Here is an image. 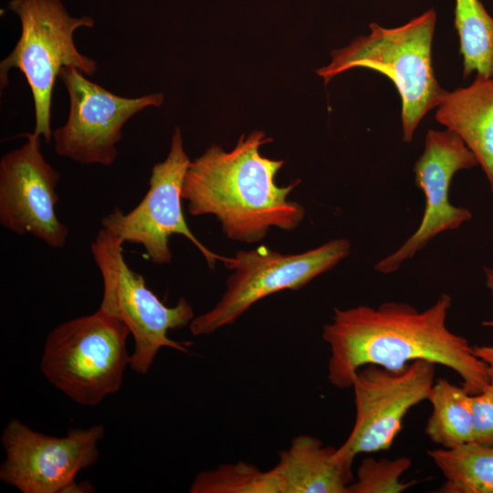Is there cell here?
<instances>
[{
    "mask_svg": "<svg viewBox=\"0 0 493 493\" xmlns=\"http://www.w3.org/2000/svg\"><path fill=\"white\" fill-rule=\"evenodd\" d=\"M435 23L434 9L393 28L372 23L369 35L332 50L330 63L319 68L317 74L325 83L354 68H369L388 77L402 100L403 140L410 142L421 120L440 104L446 91L439 86L432 64Z\"/></svg>",
    "mask_w": 493,
    "mask_h": 493,
    "instance_id": "obj_3",
    "label": "cell"
},
{
    "mask_svg": "<svg viewBox=\"0 0 493 493\" xmlns=\"http://www.w3.org/2000/svg\"><path fill=\"white\" fill-rule=\"evenodd\" d=\"M451 306L452 298L442 293L423 311L393 301L376 308H335L331 321L322 328V339L330 351L329 382L347 389L365 365L400 372L411 362L424 360L453 370L468 393H479L490 383L488 368L466 338L448 329Z\"/></svg>",
    "mask_w": 493,
    "mask_h": 493,
    "instance_id": "obj_1",
    "label": "cell"
},
{
    "mask_svg": "<svg viewBox=\"0 0 493 493\" xmlns=\"http://www.w3.org/2000/svg\"><path fill=\"white\" fill-rule=\"evenodd\" d=\"M486 284L493 296V269L485 268ZM484 326L493 328V320L483 321ZM475 355L485 362L488 368L490 383L493 384V345L490 346H474Z\"/></svg>",
    "mask_w": 493,
    "mask_h": 493,
    "instance_id": "obj_22",
    "label": "cell"
},
{
    "mask_svg": "<svg viewBox=\"0 0 493 493\" xmlns=\"http://www.w3.org/2000/svg\"><path fill=\"white\" fill-rule=\"evenodd\" d=\"M60 80L69 98L66 123L52 133L57 154L82 164L111 165L124 124L148 107H159L163 93L138 98L118 96L89 80L74 67H66Z\"/></svg>",
    "mask_w": 493,
    "mask_h": 493,
    "instance_id": "obj_11",
    "label": "cell"
},
{
    "mask_svg": "<svg viewBox=\"0 0 493 493\" xmlns=\"http://www.w3.org/2000/svg\"><path fill=\"white\" fill-rule=\"evenodd\" d=\"M434 362L417 360L393 372L374 364L362 367L353 376L355 420L335 458L352 467L356 456L388 450L403 429L406 414L427 400L435 383Z\"/></svg>",
    "mask_w": 493,
    "mask_h": 493,
    "instance_id": "obj_10",
    "label": "cell"
},
{
    "mask_svg": "<svg viewBox=\"0 0 493 493\" xmlns=\"http://www.w3.org/2000/svg\"><path fill=\"white\" fill-rule=\"evenodd\" d=\"M350 251L351 243L346 238L332 239L298 254H283L265 246L239 250L223 296L210 310L194 317L189 329L194 336H201L231 325L260 299L303 288L333 268Z\"/></svg>",
    "mask_w": 493,
    "mask_h": 493,
    "instance_id": "obj_7",
    "label": "cell"
},
{
    "mask_svg": "<svg viewBox=\"0 0 493 493\" xmlns=\"http://www.w3.org/2000/svg\"><path fill=\"white\" fill-rule=\"evenodd\" d=\"M127 325L100 309L65 321L47 335L40 369L48 382L77 404H99L121 386L130 365Z\"/></svg>",
    "mask_w": 493,
    "mask_h": 493,
    "instance_id": "obj_4",
    "label": "cell"
},
{
    "mask_svg": "<svg viewBox=\"0 0 493 493\" xmlns=\"http://www.w3.org/2000/svg\"><path fill=\"white\" fill-rule=\"evenodd\" d=\"M189 492L280 493V488L274 467L261 470L253 464L238 461L199 473L192 482Z\"/></svg>",
    "mask_w": 493,
    "mask_h": 493,
    "instance_id": "obj_19",
    "label": "cell"
},
{
    "mask_svg": "<svg viewBox=\"0 0 493 493\" xmlns=\"http://www.w3.org/2000/svg\"><path fill=\"white\" fill-rule=\"evenodd\" d=\"M445 482L441 493H493V446L465 443L427 452Z\"/></svg>",
    "mask_w": 493,
    "mask_h": 493,
    "instance_id": "obj_16",
    "label": "cell"
},
{
    "mask_svg": "<svg viewBox=\"0 0 493 493\" xmlns=\"http://www.w3.org/2000/svg\"><path fill=\"white\" fill-rule=\"evenodd\" d=\"M477 165L475 155L454 131L428 130L424 152L414 166V183L425 198L422 220L401 246L375 264L376 271H396L434 237L472 218L468 209L450 203L448 192L456 173Z\"/></svg>",
    "mask_w": 493,
    "mask_h": 493,
    "instance_id": "obj_13",
    "label": "cell"
},
{
    "mask_svg": "<svg viewBox=\"0 0 493 493\" xmlns=\"http://www.w3.org/2000/svg\"><path fill=\"white\" fill-rule=\"evenodd\" d=\"M335 450L312 435L294 437L273 467L280 493H349L352 470L335 458Z\"/></svg>",
    "mask_w": 493,
    "mask_h": 493,
    "instance_id": "obj_15",
    "label": "cell"
},
{
    "mask_svg": "<svg viewBox=\"0 0 493 493\" xmlns=\"http://www.w3.org/2000/svg\"><path fill=\"white\" fill-rule=\"evenodd\" d=\"M103 435V425H95L72 428L66 436L56 437L14 418L1 435L5 458L0 466V479L23 493L93 492L89 482L78 483L75 477L97 461L98 443Z\"/></svg>",
    "mask_w": 493,
    "mask_h": 493,
    "instance_id": "obj_9",
    "label": "cell"
},
{
    "mask_svg": "<svg viewBox=\"0 0 493 493\" xmlns=\"http://www.w3.org/2000/svg\"><path fill=\"white\" fill-rule=\"evenodd\" d=\"M409 457L375 459L366 457L360 464L356 478L349 486V493H401L417 481H402L401 477L411 467Z\"/></svg>",
    "mask_w": 493,
    "mask_h": 493,
    "instance_id": "obj_20",
    "label": "cell"
},
{
    "mask_svg": "<svg viewBox=\"0 0 493 493\" xmlns=\"http://www.w3.org/2000/svg\"><path fill=\"white\" fill-rule=\"evenodd\" d=\"M122 245L120 237L103 227L90 245L103 282L99 309L127 325L134 340L130 366L145 374L161 348L188 351L185 343L170 339L168 331L189 326L194 313L184 298L169 307L148 288L143 277L126 263Z\"/></svg>",
    "mask_w": 493,
    "mask_h": 493,
    "instance_id": "obj_6",
    "label": "cell"
},
{
    "mask_svg": "<svg viewBox=\"0 0 493 493\" xmlns=\"http://www.w3.org/2000/svg\"><path fill=\"white\" fill-rule=\"evenodd\" d=\"M470 393L462 386L440 378L431 387L427 400L432 413L425 433L443 448L473 441V417Z\"/></svg>",
    "mask_w": 493,
    "mask_h": 493,
    "instance_id": "obj_17",
    "label": "cell"
},
{
    "mask_svg": "<svg viewBox=\"0 0 493 493\" xmlns=\"http://www.w3.org/2000/svg\"><path fill=\"white\" fill-rule=\"evenodd\" d=\"M437 107L435 120L462 139L493 193V77L476 75L467 87L446 91Z\"/></svg>",
    "mask_w": 493,
    "mask_h": 493,
    "instance_id": "obj_14",
    "label": "cell"
},
{
    "mask_svg": "<svg viewBox=\"0 0 493 493\" xmlns=\"http://www.w3.org/2000/svg\"><path fill=\"white\" fill-rule=\"evenodd\" d=\"M8 6L19 17L21 35L0 63V87L8 84L11 69L23 73L33 97V132L49 143L52 93L60 71L74 67L91 76L97 70V62L82 55L73 38L78 28H90L94 21L88 16H70L60 0H12Z\"/></svg>",
    "mask_w": 493,
    "mask_h": 493,
    "instance_id": "obj_5",
    "label": "cell"
},
{
    "mask_svg": "<svg viewBox=\"0 0 493 493\" xmlns=\"http://www.w3.org/2000/svg\"><path fill=\"white\" fill-rule=\"evenodd\" d=\"M463 76L493 77V17L479 0H455Z\"/></svg>",
    "mask_w": 493,
    "mask_h": 493,
    "instance_id": "obj_18",
    "label": "cell"
},
{
    "mask_svg": "<svg viewBox=\"0 0 493 493\" xmlns=\"http://www.w3.org/2000/svg\"><path fill=\"white\" fill-rule=\"evenodd\" d=\"M473 443L493 446V384L470 395Z\"/></svg>",
    "mask_w": 493,
    "mask_h": 493,
    "instance_id": "obj_21",
    "label": "cell"
},
{
    "mask_svg": "<svg viewBox=\"0 0 493 493\" xmlns=\"http://www.w3.org/2000/svg\"><path fill=\"white\" fill-rule=\"evenodd\" d=\"M23 137L26 142L0 161V224L14 234H29L63 248L69 231L56 212L60 175L42 153L41 136Z\"/></svg>",
    "mask_w": 493,
    "mask_h": 493,
    "instance_id": "obj_12",
    "label": "cell"
},
{
    "mask_svg": "<svg viewBox=\"0 0 493 493\" xmlns=\"http://www.w3.org/2000/svg\"><path fill=\"white\" fill-rule=\"evenodd\" d=\"M272 141L262 131H254L242 134L231 151L213 144L191 162L182 189L188 212L215 215L229 239L249 244L261 241L271 227L295 229L305 209L288 196L300 180L286 186L276 184L284 161L259 152Z\"/></svg>",
    "mask_w": 493,
    "mask_h": 493,
    "instance_id": "obj_2",
    "label": "cell"
},
{
    "mask_svg": "<svg viewBox=\"0 0 493 493\" xmlns=\"http://www.w3.org/2000/svg\"><path fill=\"white\" fill-rule=\"evenodd\" d=\"M190 163L181 130L176 127L167 157L152 168L149 189L144 197L127 214L114 208L101 218V227L112 232L123 243L142 246L147 258L156 265L172 261L169 238L173 235H182L196 246L211 269L217 261L224 262L230 269L234 257H223L211 251L193 234L185 221L182 189Z\"/></svg>",
    "mask_w": 493,
    "mask_h": 493,
    "instance_id": "obj_8",
    "label": "cell"
}]
</instances>
